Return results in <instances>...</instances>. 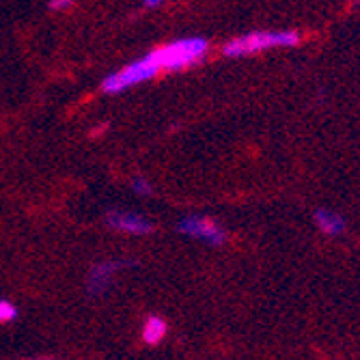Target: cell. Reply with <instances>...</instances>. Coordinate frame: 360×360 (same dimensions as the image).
I'll return each instance as SVG.
<instances>
[{
  "instance_id": "9c48e42d",
  "label": "cell",
  "mask_w": 360,
  "mask_h": 360,
  "mask_svg": "<svg viewBox=\"0 0 360 360\" xmlns=\"http://www.w3.org/2000/svg\"><path fill=\"white\" fill-rule=\"evenodd\" d=\"M132 190L139 194V196H151L153 194V186L145 179V177H136L132 181Z\"/></svg>"
},
{
  "instance_id": "277c9868",
  "label": "cell",
  "mask_w": 360,
  "mask_h": 360,
  "mask_svg": "<svg viewBox=\"0 0 360 360\" xmlns=\"http://www.w3.org/2000/svg\"><path fill=\"white\" fill-rule=\"evenodd\" d=\"M134 261H117V259H106V261H100V264H95L89 274H86V293L93 298L102 296V293H106L117 274L123 270V268H132Z\"/></svg>"
},
{
  "instance_id": "3957f363",
  "label": "cell",
  "mask_w": 360,
  "mask_h": 360,
  "mask_svg": "<svg viewBox=\"0 0 360 360\" xmlns=\"http://www.w3.org/2000/svg\"><path fill=\"white\" fill-rule=\"evenodd\" d=\"M177 231L186 238L205 242L210 246H222L226 242V229L220 226L214 218L199 216V214H190L184 216L177 222Z\"/></svg>"
},
{
  "instance_id": "5b68a950",
  "label": "cell",
  "mask_w": 360,
  "mask_h": 360,
  "mask_svg": "<svg viewBox=\"0 0 360 360\" xmlns=\"http://www.w3.org/2000/svg\"><path fill=\"white\" fill-rule=\"evenodd\" d=\"M106 224L112 229V231L119 233H127V236H149L153 233V222L136 212H127V210H110L106 212Z\"/></svg>"
},
{
  "instance_id": "ba28073f",
  "label": "cell",
  "mask_w": 360,
  "mask_h": 360,
  "mask_svg": "<svg viewBox=\"0 0 360 360\" xmlns=\"http://www.w3.org/2000/svg\"><path fill=\"white\" fill-rule=\"evenodd\" d=\"M18 315H20V311L11 300L0 298V323H11L18 319Z\"/></svg>"
},
{
  "instance_id": "52a82bcc",
  "label": "cell",
  "mask_w": 360,
  "mask_h": 360,
  "mask_svg": "<svg viewBox=\"0 0 360 360\" xmlns=\"http://www.w3.org/2000/svg\"><path fill=\"white\" fill-rule=\"evenodd\" d=\"M167 333H169L167 321L162 317H158V315L147 317L145 323H143V341L147 345H158L160 341H165Z\"/></svg>"
},
{
  "instance_id": "6da1fadb",
  "label": "cell",
  "mask_w": 360,
  "mask_h": 360,
  "mask_svg": "<svg viewBox=\"0 0 360 360\" xmlns=\"http://www.w3.org/2000/svg\"><path fill=\"white\" fill-rule=\"evenodd\" d=\"M210 50L207 39L203 37H181L162 48H155L141 58L127 63L125 68L108 74L102 80V91L106 95H119L132 86H139L160 74L179 72L201 63Z\"/></svg>"
},
{
  "instance_id": "7c38bea8",
  "label": "cell",
  "mask_w": 360,
  "mask_h": 360,
  "mask_svg": "<svg viewBox=\"0 0 360 360\" xmlns=\"http://www.w3.org/2000/svg\"><path fill=\"white\" fill-rule=\"evenodd\" d=\"M37 360H56V358H37Z\"/></svg>"
},
{
  "instance_id": "8992f818",
  "label": "cell",
  "mask_w": 360,
  "mask_h": 360,
  "mask_svg": "<svg viewBox=\"0 0 360 360\" xmlns=\"http://www.w3.org/2000/svg\"><path fill=\"white\" fill-rule=\"evenodd\" d=\"M315 224L323 236H330V238H337L345 231L343 216L333 212V210H317L315 212Z\"/></svg>"
},
{
  "instance_id": "7a4b0ae2",
  "label": "cell",
  "mask_w": 360,
  "mask_h": 360,
  "mask_svg": "<svg viewBox=\"0 0 360 360\" xmlns=\"http://www.w3.org/2000/svg\"><path fill=\"white\" fill-rule=\"evenodd\" d=\"M302 41V35L298 30H255V32H246V35H240L236 39L229 41L222 48L224 56H248V54H257L270 48H296Z\"/></svg>"
},
{
  "instance_id": "8fae6325",
  "label": "cell",
  "mask_w": 360,
  "mask_h": 360,
  "mask_svg": "<svg viewBox=\"0 0 360 360\" xmlns=\"http://www.w3.org/2000/svg\"><path fill=\"white\" fill-rule=\"evenodd\" d=\"M162 5H165L162 0H145V3H143L145 9H158V7H162Z\"/></svg>"
},
{
  "instance_id": "30bf717a",
  "label": "cell",
  "mask_w": 360,
  "mask_h": 360,
  "mask_svg": "<svg viewBox=\"0 0 360 360\" xmlns=\"http://www.w3.org/2000/svg\"><path fill=\"white\" fill-rule=\"evenodd\" d=\"M72 7H74L72 0H50V3H48V9L50 11H68Z\"/></svg>"
}]
</instances>
